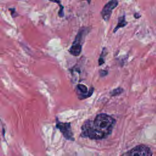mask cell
<instances>
[{
	"mask_svg": "<svg viewBox=\"0 0 156 156\" xmlns=\"http://www.w3.org/2000/svg\"><path fill=\"white\" fill-rule=\"evenodd\" d=\"M127 21H126L125 20V16L123 15L121 17H119L118 18V24L116 25V26L115 27L114 29V30H113V32H116L119 28H121V27H124V26H126L127 25Z\"/></svg>",
	"mask_w": 156,
	"mask_h": 156,
	"instance_id": "obj_7",
	"label": "cell"
},
{
	"mask_svg": "<svg viewBox=\"0 0 156 156\" xmlns=\"http://www.w3.org/2000/svg\"><path fill=\"white\" fill-rule=\"evenodd\" d=\"M76 92L77 95H79V99H85L91 95L93 92V88H90V90H88L85 85L79 84L76 87Z\"/></svg>",
	"mask_w": 156,
	"mask_h": 156,
	"instance_id": "obj_6",
	"label": "cell"
},
{
	"mask_svg": "<svg viewBox=\"0 0 156 156\" xmlns=\"http://www.w3.org/2000/svg\"><path fill=\"white\" fill-rule=\"evenodd\" d=\"M152 152L148 146L140 144L124 152L121 156H152Z\"/></svg>",
	"mask_w": 156,
	"mask_h": 156,
	"instance_id": "obj_3",
	"label": "cell"
},
{
	"mask_svg": "<svg viewBox=\"0 0 156 156\" xmlns=\"http://www.w3.org/2000/svg\"><path fill=\"white\" fill-rule=\"evenodd\" d=\"M115 119L105 113L98 115L93 119H87L81 127V135L91 140H102L111 134Z\"/></svg>",
	"mask_w": 156,
	"mask_h": 156,
	"instance_id": "obj_1",
	"label": "cell"
},
{
	"mask_svg": "<svg viewBox=\"0 0 156 156\" xmlns=\"http://www.w3.org/2000/svg\"><path fill=\"white\" fill-rule=\"evenodd\" d=\"M106 55V49L104 48L101 52V54L100 55V57L99 58V65H101L104 63V57Z\"/></svg>",
	"mask_w": 156,
	"mask_h": 156,
	"instance_id": "obj_9",
	"label": "cell"
},
{
	"mask_svg": "<svg viewBox=\"0 0 156 156\" xmlns=\"http://www.w3.org/2000/svg\"><path fill=\"white\" fill-rule=\"evenodd\" d=\"M82 1H87V2H88V4H90L91 0H82Z\"/></svg>",
	"mask_w": 156,
	"mask_h": 156,
	"instance_id": "obj_13",
	"label": "cell"
},
{
	"mask_svg": "<svg viewBox=\"0 0 156 156\" xmlns=\"http://www.w3.org/2000/svg\"><path fill=\"white\" fill-rule=\"evenodd\" d=\"M88 31L89 29L88 27H82L79 30L74 41L73 42V44L69 49V52L71 55L74 56L79 55L82 51V44Z\"/></svg>",
	"mask_w": 156,
	"mask_h": 156,
	"instance_id": "obj_2",
	"label": "cell"
},
{
	"mask_svg": "<svg viewBox=\"0 0 156 156\" xmlns=\"http://www.w3.org/2000/svg\"><path fill=\"white\" fill-rule=\"evenodd\" d=\"M49 1H50L51 2H55V3H57V4H58L59 5V6H60V10L58 12V16L60 17H63L64 16V12H63L64 7H63V6L62 5L60 0H49Z\"/></svg>",
	"mask_w": 156,
	"mask_h": 156,
	"instance_id": "obj_8",
	"label": "cell"
},
{
	"mask_svg": "<svg viewBox=\"0 0 156 156\" xmlns=\"http://www.w3.org/2000/svg\"><path fill=\"white\" fill-rule=\"evenodd\" d=\"M123 91V89L120 88V87H118L117 88H115L114 90H113L111 92H110V94L113 96H116V95H119L121 93H122Z\"/></svg>",
	"mask_w": 156,
	"mask_h": 156,
	"instance_id": "obj_10",
	"label": "cell"
},
{
	"mask_svg": "<svg viewBox=\"0 0 156 156\" xmlns=\"http://www.w3.org/2000/svg\"><path fill=\"white\" fill-rule=\"evenodd\" d=\"M56 127L59 129V130L62 133L63 136L66 139L69 140L73 141L74 140L73 137V133L71 130L70 123L68 122H61L57 120Z\"/></svg>",
	"mask_w": 156,
	"mask_h": 156,
	"instance_id": "obj_4",
	"label": "cell"
},
{
	"mask_svg": "<svg viewBox=\"0 0 156 156\" xmlns=\"http://www.w3.org/2000/svg\"><path fill=\"white\" fill-rule=\"evenodd\" d=\"M9 10L10 11L11 15H12V16L13 17H16V16H18V14H17V13L16 12L15 9H9Z\"/></svg>",
	"mask_w": 156,
	"mask_h": 156,
	"instance_id": "obj_11",
	"label": "cell"
},
{
	"mask_svg": "<svg viewBox=\"0 0 156 156\" xmlns=\"http://www.w3.org/2000/svg\"><path fill=\"white\" fill-rule=\"evenodd\" d=\"M118 0H111L102 8L101 14L105 21H108L112 13V10L118 5Z\"/></svg>",
	"mask_w": 156,
	"mask_h": 156,
	"instance_id": "obj_5",
	"label": "cell"
},
{
	"mask_svg": "<svg viewBox=\"0 0 156 156\" xmlns=\"http://www.w3.org/2000/svg\"><path fill=\"white\" fill-rule=\"evenodd\" d=\"M107 74H108V71H107L105 70H101L100 71V74L101 76H105Z\"/></svg>",
	"mask_w": 156,
	"mask_h": 156,
	"instance_id": "obj_12",
	"label": "cell"
}]
</instances>
